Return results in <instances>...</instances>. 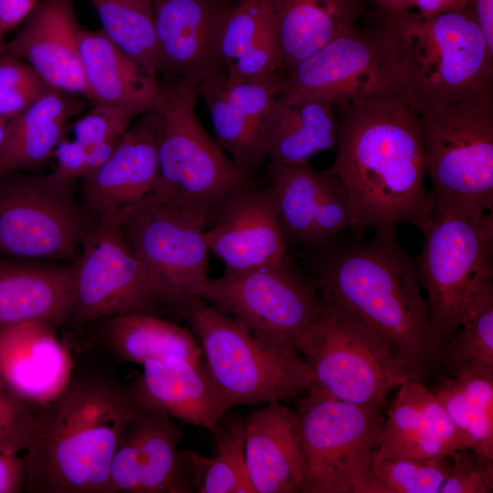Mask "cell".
Listing matches in <instances>:
<instances>
[{
  "label": "cell",
  "instance_id": "obj_49",
  "mask_svg": "<svg viewBox=\"0 0 493 493\" xmlns=\"http://www.w3.org/2000/svg\"><path fill=\"white\" fill-rule=\"evenodd\" d=\"M11 120L0 117V150L6 139Z\"/></svg>",
  "mask_w": 493,
  "mask_h": 493
},
{
  "label": "cell",
  "instance_id": "obj_19",
  "mask_svg": "<svg viewBox=\"0 0 493 493\" xmlns=\"http://www.w3.org/2000/svg\"><path fill=\"white\" fill-rule=\"evenodd\" d=\"M205 239L209 252L226 269H248L289 257L273 188L255 178L229 197L206 229Z\"/></svg>",
  "mask_w": 493,
  "mask_h": 493
},
{
  "label": "cell",
  "instance_id": "obj_25",
  "mask_svg": "<svg viewBox=\"0 0 493 493\" xmlns=\"http://www.w3.org/2000/svg\"><path fill=\"white\" fill-rule=\"evenodd\" d=\"M76 263L0 256V329L39 320L56 328L70 316Z\"/></svg>",
  "mask_w": 493,
  "mask_h": 493
},
{
  "label": "cell",
  "instance_id": "obj_37",
  "mask_svg": "<svg viewBox=\"0 0 493 493\" xmlns=\"http://www.w3.org/2000/svg\"><path fill=\"white\" fill-rule=\"evenodd\" d=\"M451 465L450 455L373 459L372 471L389 493H439Z\"/></svg>",
  "mask_w": 493,
  "mask_h": 493
},
{
  "label": "cell",
  "instance_id": "obj_7",
  "mask_svg": "<svg viewBox=\"0 0 493 493\" xmlns=\"http://www.w3.org/2000/svg\"><path fill=\"white\" fill-rule=\"evenodd\" d=\"M418 114L434 208L493 210V82Z\"/></svg>",
  "mask_w": 493,
  "mask_h": 493
},
{
  "label": "cell",
  "instance_id": "obj_18",
  "mask_svg": "<svg viewBox=\"0 0 493 493\" xmlns=\"http://www.w3.org/2000/svg\"><path fill=\"white\" fill-rule=\"evenodd\" d=\"M173 418L140 412L126 426L110 465L106 493L193 492Z\"/></svg>",
  "mask_w": 493,
  "mask_h": 493
},
{
  "label": "cell",
  "instance_id": "obj_38",
  "mask_svg": "<svg viewBox=\"0 0 493 493\" xmlns=\"http://www.w3.org/2000/svg\"><path fill=\"white\" fill-rule=\"evenodd\" d=\"M433 393L441 401L458 430L467 437L470 448L493 459V416L472 404L456 380L450 376H438Z\"/></svg>",
  "mask_w": 493,
  "mask_h": 493
},
{
  "label": "cell",
  "instance_id": "obj_43",
  "mask_svg": "<svg viewBox=\"0 0 493 493\" xmlns=\"http://www.w3.org/2000/svg\"><path fill=\"white\" fill-rule=\"evenodd\" d=\"M454 379L472 404L493 416V372H468Z\"/></svg>",
  "mask_w": 493,
  "mask_h": 493
},
{
  "label": "cell",
  "instance_id": "obj_6",
  "mask_svg": "<svg viewBox=\"0 0 493 493\" xmlns=\"http://www.w3.org/2000/svg\"><path fill=\"white\" fill-rule=\"evenodd\" d=\"M196 337L228 409L281 402L306 393L313 374L296 351L254 333L198 295L173 309Z\"/></svg>",
  "mask_w": 493,
  "mask_h": 493
},
{
  "label": "cell",
  "instance_id": "obj_28",
  "mask_svg": "<svg viewBox=\"0 0 493 493\" xmlns=\"http://www.w3.org/2000/svg\"><path fill=\"white\" fill-rule=\"evenodd\" d=\"M340 129L333 105L320 101L285 103L275 98L261 121L263 152L270 163H306L318 152L335 148Z\"/></svg>",
  "mask_w": 493,
  "mask_h": 493
},
{
  "label": "cell",
  "instance_id": "obj_48",
  "mask_svg": "<svg viewBox=\"0 0 493 493\" xmlns=\"http://www.w3.org/2000/svg\"><path fill=\"white\" fill-rule=\"evenodd\" d=\"M376 15H389L410 10L412 0H372Z\"/></svg>",
  "mask_w": 493,
  "mask_h": 493
},
{
  "label": "cell",
  "instance_id": "obj_27",
  "mask_svg": "<svg viewBox=\"0 0 493 493\" xmlns=\"http://www.w3.org/2000/svg\"><path fill=\"white\" fill-rule=\"evenodd\" d=\"M285 74L367 15L365 0H262Z\"/></svg>",
  "mask_w": 493,
  "mask_h": 493
},
{
  "label": "cell",
  "instance_id": "obj_33",
  "mask_svg": "<svg viewBox=\"0 0 493 493\" xmlns=\"http://www.w3.org/2000/svg\"><path fill=\"white\" fill-rule=\"evenodd\" d=\"M224 75H212L197 87L209 111L216 143L245 175L255 178L266 156L260 123L242 111L227 97Z\"/></svg>",
  "mask_w": 493,
  "mask_h": 493
},
{
  "label": "cell",
  "instance_id": "obj_36",
  "mask_svg": "<svg viewBox=\"0 0 493 493\" xmlns=\"http://www.w3.org/2000/svg\"><path fill=\"white\" fill-rule=\"evenodd\" d=\"M455 378L468 372H493V305L469 318L435 356Z\"/></svg>",
  "mask_w": 493,
  "mask_h": 493
},
{
  "label": "cell",
  "instance_id": "obj_24",
  "mask_svg": "<svg viewBox=\"0 0 493 493\" xmlns=\"http://www.w3.org/2000/svg\"><path fill=\"white\" fill-rule=\"evenodd\" d=\"M245 457L255 493L302 492L305 456L299 416L281 402L246 417Z\"/></svg>",
  "mask_w": 493,
  "mask_h": 493
},
{
  "label": "cell",
  "instance_id": "obj_34",
  "mask_svg": "<svg viewBox=\"0 0 493 493\" xmlns=\"http://www.w3.org/2000/svg\"><path fill=\"white\" fill-rule=\"evenodd\" d=\"M106 36L158 78L160 55L151 0H89Z\"/></svg>",
  "mask_w": 493,
  "mask_h": 493
},
{
  "label": "cell",
  "instance_id": "obj_46",
  "mask_svg": "<svg viewBox=\"0 0 493 493\" xmlns=\"http://www.w3.org/2000/svg\"><path fill=\"white\" fill-rule=\"evenodd\" d=\"M473 0H412L411 9L426 16L447 12H456L467 8Z\"/></svg>",
  "mask_w": 493,
  "mask_h": 493
},
{
  "label": "cell",
  "instance_id": "obj_23",
  "mask_svg": "<svg viewBox=\"0 0 493 493\" xmlns=\"http://www.w3.org/2000/svg\"><path fill=\"white\" fill-rule=\"evenodd\" d=\"M55 329L39 320L0 329V379L35 405L53 400L71 380L72 358Z\"/></svg>",
  "mask_w": 493,
  "mask_h": 493
},
{
  "label": "cell",
  "instance_id": "obj_35",
  "mask_svg": "<svg viewBox=\"0 0 493 493\" xmlns=\"http://www.w3.org/2000/svg\"><path fill=\"white\" fill-rule=\"evenodd\" d=\"M448 455L442 443L425 429L405 383L383 421L372 460L391 457H434Z\"/></svg>",
  "mask_w": 493,
  "mask_h": 493
},
{
  "label": "cell",
  "instance_id": "obj_45",
  "mask_svg": "<svg viewBox=\"0 0 493 493\" xmlns=\"http://www.w3.org/2000/svg\"><path fill=\"white\" fill-rule=\"evenodd\" d=\"M39 0H0V28L4 33L16 28Z\"/></svg>",
  "mask_w": 493,
  "mask_h": 493
},
{
  "label": "cell",
  "instance_id": "obj_1",
  "mask_svg": "<svg viewBox=\"0 0 493 493\" xmlns=\"http://www.w3.org/2000/svg\"><path fill=\"white\" fill-rule=\"evenodd\" d=\"M334 107L341 129L329 169L346 187L354 239H362L371 229L396 230L404 223L422 232L431 218L434 199L425 187L418 114L398 100Z\"/></svg>",
  "mask_w": 493,
  "mask_h": 493
},
{
  "label": "cell",
  "instance_id": "obj_11",
  "mask_svg": "<svg viewBox=\"0 0 493 493\" xmlns=\"http://www.w3.org/2000/svg\"><path fill=\"white\" fill-rule=\"evenodd\" d=\"M276 98L285 103L320 101L333 106L362 100L409 105L404 82L381 28L356 25L283 74Z\"/></svg>",
  "mask_w": 493,
  "mask_h": 493
},
{
  "label": "cell",
  "instance_id": "obj_21",
  "mask_svg": "<svg viewBox=\"0 0 493 493\" xmlns=\"http://www.w3.org/2000/svg\"><path fill=\"white\" fill-rule=\"evenodd\" d=\"M20 26L4 52L26 61L51 88L88 99L73 0H39Z\"/></svg>",
  "mask_w": 493,
  "mask_h": 493
},
{
  "label": "cell",
  "instance_id": "obj_31",
  "mask_svg": "<svg viewBox=\"0 0 493 493\" xmlns=\"http://www.w3.org/2000/svg\"><path fill=\"white\" fill-rule=\"evenodd\" d=\"M107 319V346L121 361L142 365L150 360L172 356L203 361L201 346L187 328L154 314H123Z\"/></svg>",
  "mask_w": 493,
  "mask_h": 493
},
{
  "label": "cell",
  "instance_id": "obj_50",
  "mask_svg": "<svg viewBox=\"0 0 493 493\" xmlns=\"http://www.w3.org/2000/svg\"><path fill=\"white\" fill-rule=\"evenodd\" d=\"M4 32L0 28V54L4 51L5 40H4Z\"/></svg>",
  "mask_w": 493,
  "mask_h": 493
},
{
  "label": "cell",
  "instance_id": "obj_5",
  "mask_svg": "<svg viewBox=\"0 0 493 493\" xmlns=\"http://www.w3.org/2000/svg\"><path fill=\"white\" fill-rule=\"evenodd\" d=\"M414 259L426 293L429 363L473 315L493 305V215L433 207Z\"/></svg>",
  "mask_w": 493,
  "mask_h": 493
},
{
  "label": "cell",
  "instance_id": "obj_30",
  "mask_svg": "<svg viewBox=\"0 0 493 493\" xmlns=\"http://www.w3.org/2000/svg\"><path fill=\"white\" fill-rule=\"evenodd\" d=\"M136 117L125 109L95 104L89 112L66 126L53 153L56 171L73 180L90 175L111 155Z\"/></svg>",
  "mask_w": 493,
  "mask_h": 493
},
{
  "label": "cell",
  "instance_id": "obj_8",
  "mask_svg": "<svg viewBox=\"0 0 493 493\" xmlns=\"http://www.w3.org/2000/svg\"><path fill=\"white\" fill-rule=\"evenodd\" d=\"M163 120L155 188L198 213L207 228L229 197L253 179L245 175L202 126L196 111L197 86L161 82Z\"/></svg>",
  "mask_w": 493,
  "mask_h": 493
},
{
  "label": "cell",
  "instance_id": "obj_13",
  "mask_svg": "<svg viewBox=\"0 0 493 493\" xmlns=\"http://www.w3.org/2000/svg\"><path fill=\"white\" fill-rule=\"evenodd\" d=\"M205 220L157 188L127 207L123 231L171 309L198 295L207 275Z\"/></svg>",
  "mask_w": 493,
  "mask_h": 493
},
{
  "label": "cell",
  "instance_id": "obj_10",
  "mask_svg": "<svg viewBox=\"0 0 493 493\" xmlns=\"http://www.w3.org/2000/svg\"><path fill=\"white\" fill-rule=\"evenodd\" d=\"M54 171L0 175V256L74 262L97 216Z\"/></svg>",
  "mask_w": 493,
  "mask_h": 493
},
{
  "label": "cell",
  "instance_id": "obj_42",
  "mask_svg": "<svg viewBox=\"0 0 493 493\" xmlns=\"http://www.w3.org/2000/svg\"><path fill=\"white\" fill-rule=\"evenodd\" d=\"M426 431L444 446L446 453L470 447L467 437L458 430L438 397L422 382H405Z\"/></svg>",
  "mask_w": 493,
  "mask_h": 493
},
{
  "label": "cell",
  "instance_id": "obj_44",
  "mask_svg": "<svg viewBox=\"0 0 493 493\" xmlns=\"http://www.w3.org/2000/svg\"><path fill=\"white\" fill-rule=\"evenodd\" d=\"M26 469L18 455L0 453V493L25 491Z\"/></svg>",
  "mask_w": 493,
  "mask_h": 493
},
{
  "label": "cell",
  "instance_id": "obj_2",
  "mask_svg": "<svg viewBox=\"0 0 493 493\" xmlns=\"http://www.w3.org/2000/svg\"><path fill=\"white\" fill-rule=\"evenodd\" d=\"M312 256L321 303L368 329L404 382H422L430 366L427 306L396 230L375 229L368 240L337 239Z\"/></svg>",
  "mask_w": 493,
  "mask_h": 493
},
{
  "label": "cell",
  "instance_id": "obj_15",
  "mask_svg": "<svg viewBox=\"0 0 493 493\" xmlns=\"http://www.w3.org/2000/svg\"><path fill=\"white\" fill-rule=\"evenodd\" d=\"M299 352L313 374L310 386L341 401L382 407L388 393L405 383L368 329L325 306Z\"/></svg>",
  "mask_w": 493,
  "mask_h": 493
},
{
  "label": "cell",
  "instance_id": "obj_17",
  "mask_svg": "<svg viewBox=\"0 0 493 493\" xmlns=\"http://www.w3.org/2000/svg\"><path fill=\"white\" fill-rule=\"evenodd\" d=\"M163 82L198 87L212 75L226 76L220 42L232 4L227 0H151Z\"/></svg>",
  "mask_w": 493,
  "mask_h": 493
},
{
  "label": "cell",
  "instance_id": "obj_47",
  "mask_svg": "<svg viewBox=\"0 0 493 493\" xmlns=\"http://www.w3.org/2000/svg\"><path fill=\"white\" fill-rule=\"evenodd\" d=\"M473 6L487 44L493 51V0H473Z\"/></svg>",
  "mask_w": 493,
  "mask_h": 493
},
{
  "label": "cell",
  "instance_id": "obj_16",
  "mask_svg": "<svg viewBox=\"0 0 493 493\" xmlns=\"http://www.w3.org/2000/svg\"><path fill=\"white\" fill-rule=\"evenodd\" d=\"M266 171L289 248L312 255L334 243L350 227L351 209L346 187L329 168L315 172L309 162H268Z\"/></svg>",
  "mask_w": 493,
  "mask_h": 493
},
{
  "label": "cell",
  "instance_id": "obj_14",
  "mask_svg": "<svg viewBox=\"0 0 493 493\" xmlns=\"http://www.w3.org/2000/svg\"><path fill=\"white\" fill-rule=\"evenodd\" d=\"M126 208L97 215L76 263L75 301L69 317L79 322L116 315L154 314L161 293L123 231Z\"/></svg>",
  "mask_w": 493,
  "mask_h": 493
},
{
  "label": "cell",
  "instance_id": "obj_22",
  "mask_svg": "<svg viewBox=\"0 0 493 493\" xmlns=\"http://www.w3.org/2000/svg\"><path fill=\"white\" fill-rule=\"evenodd\" d=\"M142 412H159L212 431L229 411L203 361L172 356L150 360L129 389Z\"/></svg>",
  "mask_w": 493,
  "mask_h": 493
},
{
  "label": "cell",
  "instance_id": "obj_41",
  "mask_svg": "<svg viewBox=\"0 0 493 493\" xmlns=\"http://www.w3.org/2000/svg\"><path fill=\"white\" fill-rule=\"evenodd\" d=\"M448 475L439 493H491L493 491V459L470 447L450 454Z\"/></svg>",
  "mask_w": 493,
  "mask_h": 493
},
{
  "label": "cell",
  "instance_id": "obj_40",
  "mask_svg": "<svg viewBox=\"0 0 493 493\" xmlns=\"http://www.w3.org/2000/svg\"><path fill=\"white\" fill-rule=\"evenodd\" d=\"M38 406L18 396L0 380V453L18 455L28 447Z\"/></svg>",
  "mask_w": 493,
  "mask_h": 493
},
{
  "label": "cell",
  "instance_id": "obj_12",
  "mask_svg": "<svg viewBox=\"0 0 493 493\" xmlns=\"http://www.w3.org/2000/svg\"><path fill=\"white\" fill-rule=\"evenodd\" d=\"M198 296L257 335L299 354L324 309L313 279L290 257L248 269L226 268L220 277L209 278Z\"/></svg>",
  "mask_w": 493,
  "mask_h": 493
},
{
  "label": "cell",
  "instance_id": "obj_3",
  "mask_svg": "<svg viewBox=\"0 0 493 493\" xmlns=\"http://www.w3.org/2000/svg\"><path fill=\"white\" fill-rule=\"evenodd\" d=\"M140 412L129 389L110 380L71 378L57 397L38 406L22 456L25 491L106 493L118 443Z\"/></svg>",
  "mask_w": 493,
  "mask_h": 493
},
{
  "label": "cell",
  "instance_id": "obj_39",
  "mask_svg": "<svg viewBox=\"0 0 493 493\" xmlns=\"http://www.w3.org/2000/svg\"><path fill=\"white\" fill-rule=\"evenodd\" d=\"M49 89L26 61L0 54V117L12 120Z\"/></svg>",
  "mask_w": 493,
  "mask_h": 493
},
{
  "label": "cell",
  "instance_id": "obj_29",
  "mask_svg": "<svg viewBox=\"0 0 493 493\" xmlns=\"http://www.w3.org/2000/svg\"><path fill=\"white\" fill-rule=\"evenodd\" d=\"M85 106L79 96L51 88L13 118L0 150V175L38 171L53 156L66 126Z\"/></svg>",
  "mask_w": 493,
  "mask_h": 493
},
{
  "label": "cell",
  "instance_id": "obj_51",
  "mask_svg": "<svg viewBox=\"0 0 493 493\" xmlns=\"http://www.w3.org/2000/svg\"><path fill=\"white\" fill-rule=\"evenodd\" d=\"M1 380V379H0Z\"/></svg>",
  "mask_w": 493,
  "mask_h": 493
},
{
  "label": "cell",
  "instance_id": "obj_20",
  "mask_svg": "<svg viewBox=\"0 0 493 493\" xmlns=\"http://www.w3.org/2000/svg\"><path fill=\"white\" fill-rule=\"evenodd\" d=\"M163 120L149 111L129 126L106 162L81 180L82 204L94 215L123 209L152 193L159 180Z\"/></svg>",
  "mask_w": 493,
  "mask_h": 493
},
{
  "label": "cell",
  "instance_id": "obj_9",
  "mask_svg": "<svg viewBox=\"0 0 493 493\" xmlns=\"http://www.w3.org/2000/svg\"><path fill=\"white\" fill-rule=\"evenodd\" d=\"M295 410L305 456L301 493H389L372 471L384 421L381 407L341 401L309 386Z\"/></svg>",
  "mask_w": 493,
  "mask_h": 493
},
{
  "label": "cell",
  "instance_id": "obj_32",
  "mask_svg": "<svg viewBox=\"0 0 493 493\" xmlns=\"http://www.w3.org/2000/svg\"><path fill=\"white\" fill-rule=\"evenodd\" d=\"M227 412L211 431L215 442L211 456L182 450L193 492L255 493L245 457L246 417Z\"/></svg>",
  "mask_w": 493,
  "mask_h": 493
},
{
  "label": "cell",
  "instance_id": "obj_26",
  "mask_svg": "<svg viewBox=\"0 0 493 493\" xmlns=\"http://www.w3.org/2000/svg\"><path fill=\"white\" fill-rule=\"evenodd\" d=\"M79 53L88 99L94 105L125 109L137 116L160 111L163 98L158 78L113 43L101 29L81 28Z\"/></svg>",
  "mask_w": 493,
  "mask_h": 493
},
{
  "label": "cell",
  "instance_id": "obj_4",
  "mask_svg": "<svg viewBox=\"0 0 493 493\" xmlns=\"http://www.w3.org/2000/svg\"><path fill=\"white\" fill-rule=\"evenodd\" d=\"M375 17L416 113L462 100L493 82V51L473 3L432 16L410 9Z\"/></svg>",
  "mask_w": 493,
  "mask_h": 493
}]
</instances>
